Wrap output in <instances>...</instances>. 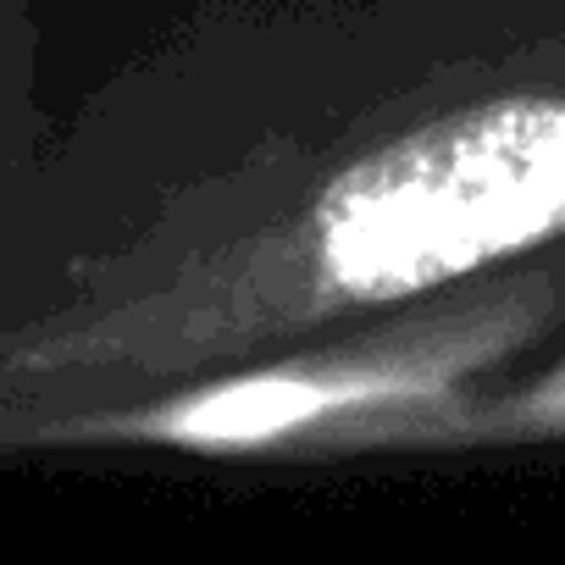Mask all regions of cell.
<instances>
[{"label":"cell","instance_id":"6da1fadb","mask_svg":"<svg viewBox=\"0 0 565 565\" xmlns=\"http://www.w3.org/2000/svg\"><path fill=\"white\" fill-rule=\"evenodd\" d=\"M565 233V95L449 111L317 205V271L339 300H411Z\"/></svg>","mask_w":565,"mask_h":565},{"label":"cell","instance_id":"7a4b0ae2","mask_svg":"<svg viewBox=\"0 0 565 565\" xmlns=\"http://www.w3.org/2000/svg\"><path fill=\"white\" fill-rule=\"evenodd\" d=\"M411 383L399 366L350 361V366H311V372H271L255 383H227L189 394L178 405H161L134 422V433L189 449H249L266 438H282L306 422H322L333 411H355L372 399H388Z\"/></svg>","mask_w":565,"mask_h":565},{"label":"cell","instance_id":"3957f363","mask_svg":"<svg viewBox=\"0 0 565 565\" xmlns=\"http://www.w3.org/2000/svg\"><path fill=\"white\" fill-rule=\"evenodd\" d=\"M0 7H7V0H0Z\"/></svg>","mask_w":565,"mask_h":565}]
</instances>
